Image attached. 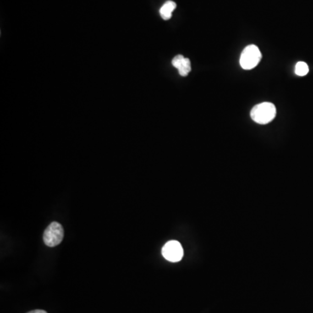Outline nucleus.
<instances>
[{
	"label": "nucleus",
	"mask_w": 313,
	"mask_h": 313,
	"mask_svg": "<svg viewBox=\"0 0 313 313\" xmlns=\"http://www.w3.org/2000/svg\"><path fill=\"white\" fill-rule=\"evenodd\" d=\"M277 114V110L273 104L261 103L254 106L251 111V117L253 121L260 124H266L273 120Z\"/></svg>",
	"instance_id": "f257e3e1"
},
{
	"label": "nucleus",
	"mask_w": 313,
	"mask_h": 313,
	"mask_svg": "<svg viewBox=\"0 0 313 313\" xmlns=\"http://www.w3.org/2000/svg\"><path fill=\"white\" fill-rule=\"evenodd\" d=\"M162 254L164 258L170 262H178L183 258L184 251L179 242L172 240L167 242L163 247Z\"/></svg>",
	"instance_id": "20e7f679"
},
{
	"label": "nucleus",
	"mask_w": 313,
	"mask_h": 313,
	"mask_svg": "<svg viewBox=\"0 0 313 313\" xmlns=\"http://www.w3.org/2000/svg\"><path fill=\"white\" fill-rule=\"evenodd\" d=\"M172 66L178 70L179 74L182 77H186L189 74V73H190L191 70H192L189 58H186V57H184L182 55H177L172 59Z\"/></svg>",
	"instance_id": "39448f33"
},
{
	"label": "nucleus",
	"mask_w": 313,
	"mask_h": 313,
	"mask_svg": "<svg viewBox=\"0 0 313 313\" xmlns=\"http://www.w3.org/2000/svg\"><path fill=\"white\" fill-rule=\"evenodd\" d=\"M261 58L262 54L258 46L254 45H248L241 53V67L244 70L253 69L259 65Z\"/></svg>",
	"instance_id": "f03ea898"
},
{
	"label": "nucleus",
	"mask_w": 313,
	"mask_h": 313,
	"mask_svg": "<svg viewBox=\"0 0 313 313\" xmlns=\"http://www.w3.org/2000/svg\"><path fill=\"white\" fill-rule=\"evenodd\" d=\"M176 6H177V5L173 1H167L160 9V15L162 17L163 19L168 20L172 18V12L174 11Z\"/></svg>",
	"instance_id": "423d86ee"
},
{
	"label": "nucleus",
	"mask_w": 313,
	"mask_h": 313,
	"mask_svg": "<svg viewBox=\"0 0 313 313\" xmlns=\"http://www.w3.org/2000/svg\"><path fill=\"white\" fill-rule=\"evenodd\" d=\"M308 73H309V67L305 62L300 61L296 65L295 73L297 75L303 77V76L306 75Z\"/></svg>",
	"instance_id": "0eeeda50"
},
{
	"label": "nucleus",
	"mask_w": 313,
	"mask_h": 313,
	"mask_svg": "<svg viewBox=\"0 0 313 313\" xmlns=\"http://www.w3.org/2000/svg\"><path fill=\"white\" fill-rule=\"evenodd\" d=\"M27 313H47V312H46L45 310H32V311H29V312H27Z\"/></svg>",
	"instance_id": "6e6552de"
},
{
	"label": "nucleus",
	"mask_w": 313,
	"mask_h": 313,
	"mask_svg": "<svg viewBox=\"0 0 313 313\" xmlns=\"http://www.w3.org/2000/svg\"><path fill=\"white\" fill-rule=\"evenodd\" d=\"M44 242L49 247L57 246L64 238L63 226L57 222H52L44 232Z\"/></svg>",
	"instance_id": "7ed1b4c3"
}]
</instances>
